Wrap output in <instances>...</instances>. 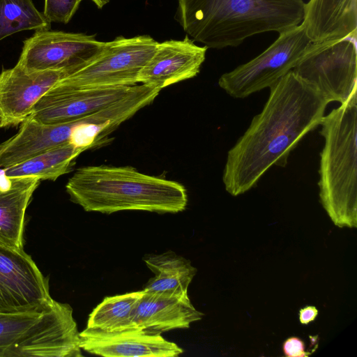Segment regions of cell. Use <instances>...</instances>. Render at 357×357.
<instances>
[{
	"label": "cell",
	"mask_w": 357,
	"mask_h": 357,
	"mask_svg": "<svg viewBox=\"0 0 357 357\" xmlns=\"http://www.w3.org/2000/svg\"><path fill=\"white\" fill-rule=\"evenodd\" d=\"M328 103L293 70L272 85L261 112L227 153L222 174L226 191L242 195L271 167H285L290 153L320 125Z\"/></svg>",
	"instance_id": "6da1fadb"
},
{
	"label": "cell",
	"mask_w": 357,
	"mask_h": 357,
	"mask_svg": "<svg viewBox=\"0 0 357 357\" xmlns=\"http://www.w3.org/2000/svg\"><path fill=\"white\" fill-rule=\"evenodd\" d=\"M176 20L193 41L208 48L236 47L269 31L300 24L303 0H178Z\"/></svg>",
	"instance_id": "7a4b0ae2"
},
{
	"label": "cell",
	"mask_w": 357,
	"mask_h": 357,
	"mask_svg": "<svg viewBox=\"0 0 357 357\" xmlns=\"http://www.w3.org/2000/svg\"><path fill=\"white\" fill-rule=\"evenodd\" d=\"M66 190L70 200L88 212L176 213L188 204L187 191L181 183L141 173L130 166L79 168Z\"/></svg>",
	"instance_id": "3957f363"
},
{
	"label": "cell",
	"mask_w": 357,
	"mask_h": 357,
	"mask_svg": "<svg viewBox=\"0 0 357 357\" xmlns=\"http://www.w3.org/2000/svg\"><path fill=\"white\" fill-rule=\"evenodd\" d=\"M357 88L345 102L324 116L320 153V202L339 227H357Z\"/></svg>",
	"instance_id": "277c9868"
},
{
	"label": "cell",
	"mask_w": 357,
	"mask_h": 357,
	"mask_svg": "<svg viewBox=\"0 0 357 357\" xmlns=\"http://www.w3.org/2000/svg\"><path fill=\"white\" fill-rule=\"evenodd\" d=\"M158 42L149 35L119 36L79 70L55 84L70 89L133 86L140 70L153 54Z\"/></svg>",
	"instance_id": "5b68a950"
},
{
	"label": "cell",
	"mask_w": 357,
	"mask_h": 357,
	"mask_svg": "<svg viewBox=\"0 0 357 357\" xmlns=\"http://www.w3.org/2000/svg\"><path fill=\"white\" fill-rule=\"evenodd\" d=\"M312 43L302 22L279 33L259 55L221 75L219 86L234 98H244L270 88L292 70Z\"/></svg>",
	"instance_id": "8992f818"
},
{
	"label": "cell",
	"mask_w": 357,
	"mask_h": 357,
	"mask_svg": "<svg viewBox=\"0 0 357 357\" xmlns=\"http://www.w3.org/2000/svg\"><path fill=\"white\" fill-rule=\"evenodd\" d=\"M357 33L312 43L293 71L314 86L328 102L346 101L357 88Z\"/></svg>",
	"instance_id": "52a82bcc"
},
{
	"label": "cell",
	"mask_w": 357,
	"mask_h": 357,
	"mask_svg": "<svg viewBox=\"0 0 357 357\" xmlns=\"http://www.w3.org/2000/svg\"><path fill=\"white\" fill-rule=\"evenodd\" d=\"M105 45L95 35L36 31L24 41L17 64L30 70H61L68 76L97 57Z\"/></svg>",
	"instance_id": "ba28073f"
},
{
	"label": "cell",
	"mask_w": 357,
	"mask_h": 357,
	"mask_svg": "<svg viewBox=\"0 0 357 357\" xmlns=\"http://www.w3.org/2000/svg\"><path fill=\"white\" fill-rule=\"evenodd\" d=\"M53 301L48 280L30 255L0 243V312L43 311Z\"/></svg>",
	"instance_id": "9c48e42d"
},
{
	"label": "cell",
	"mask_w": 357,
	"mask_h": 357,
	"mask_svg": "<svg viewBox=\"0 0 357 357\" xmlns=\"http://www.w3.org/2000/svg\"><path fill=\"white\" fill-rule=\"evenodd\" d=\"M81 350L72 307L54 300L6 357H79Z\"/></svg>",
	"instance_id": "30bf717a"
},
{
	"label": "cell",
	"mask_w": 357,
	"mask_h": 357,
	"mask_svg": "<svg viewBox=\"0 0 357 357\" xmlns=\"http://www.w3.org/2000/svg\"><path fill=\"white\" fill-rule=\"evenodd\" d=\"M133 86L70 89L54 85L36 102L29 116L47 125L75 121L123 98Z\"/></svg>",
	"instance_id": "8fae6325"
},
{
	"label": "cell",
	"mask_w": 357,
	"mask_h": 357,
	"mask_svg": "<svg viewBox=\"0 0 357 357\" xmlns=\"http://www.w3.org/2000/svg\"><path fill=\"white\" fill-rule=\"evenodd\" d=\"M67 76L61 70H30L17 64L0 73V128L21 124L36 102Z\"/></svg>",
	"instance_id": "7c38bea8"
},
{
	"label": "cell",
	"mask_w": 357,
	"mask_h": 357,
	"mask_svg": "<svg viewBox=\"0 0 357 357\" xmlns=\"http://www.w3.org/2000/svg\"><path fill=\"white\" fill-rule=\"evenodd\" d=\"M208 47L198 46L187 35L182 40L158 43L140 70L137 83L162 89L195 77L206 58Z\"/></svg>",
	"instance_id": "4fadbf2b"
},
{
	"label": "cell",
	"mask_w": 357,
	"mask_h": 357,
	"mask_svg": "<svg viewBox=\"0 0 357 357\" xmlns=\"http://www.w3.org/2000/svg\"><path fill=\"white\" fill-rule=\"evenodd\" d=\"M79 344L86 352L105 357H175L183 353L161 334L138 328L107 332L86 328L79 333Z\"/></svg>",
	"instance_id": "5bb4252c"
},
{
	"label": "cell",
	"mask_w": 357,
	"mask_h": 357,
	"mask_svg": "<svg viewBox=\"0 0 357 357\" xmlns=\"http://www.w3.org/2000/svg\"><path fill=\"white\" fill-rule=\"evenodd\" d=\"M77 121L47 125L28 116L21 123L17 133L0 144V169L70 143Z\"/></svg>",
	"instance_id": "9a60e30c"
},
{
	"label": "cell",
	"mask_w": 357,
	"mask_h": 357,
	"mask_svg": "<svg viewBox=\"0 0 357 357\" xmlns=\"http://www.w3.org/2000/svg\"><path fill=\"white\" fill-rule=\"evenodd\" d=\"M202 316L192 305L188 295L153 293L143 289L136 307L134 324L136 328L147 333L161 334L188 328Z\"/></svg>",
	"instance_id": "2e32d148"
},
{
	"label": "cell",
	"mask_w": 357,
	"mask_h": 357,
	"mask_svg": "<svg viewBox=\"0 0 357 357\" xmlns=\"http://www.w3.org/2000/svg\"><path fill=\"white\" fill-rule=\"evenodd\" d=\"M302 24L312 43L357 33V0H310Z\"/></svg>",
	"instance_id": "e0dca14e"
},
{
	"label": "cell",
	"mask_w": 357,
	"mask_h": 357,
	"mask_svg": "<svg viewBox=\"0 0 357 357\" xmlns=\"http://www.w3.org/2000/svg\"><path fill=\"white\" fill-rule=\"evenodd\" d=\"M7 181L6 186L0 185V243L23 249L25 212L40 179L17 177Z\"/></svg>",
	"instance_id": "ac0fdd59"
},
{
	"label": "cell",
	"mask_w": 357,
	"mask_h": 357,
	"mask_svg": "<svg viewBox=\"0 0 357 357\" xmlns=\"http://www.w3.org/2000/svg\"><path fill=\"white\" fill-rule=\"evenodd\" d=\"M147 267L154 273L144 290L153 293L188 295V286L197 273L190 261L172 251L149 255L144 259Z\"/></svg>",
	"instance_id": "d6986e66"
},
{
	"label": "cell",
	"mask_w": 357,
	"mask_h": 357,
	"mask_svg": "<svg viewBox=\"0 0 357 357\" xmlns=\"http://www.w3.org/2000/svg\"><path fill=\"white\" fill-rule=\"evenodd\" d=\"M83 151L82 149L68 143L2 169L3 176L6 179L36 177L40 180L55 181L70 171L76 158Z\"/></svg>",
	"instance_id": "ffe728a7"
},
{
	"label": "cell",
	"mask_w": 357,
	"mask_h": 357,
	"mask_svg": "<svg viewBox=\"0 0 357 357\" xmlns=\"http://www.w3.org/2000/svg\"><path fill=\"white\" fill-rule=\"evenodd\" d=\"M142 290L105 297L89 316L86 328L107 332L135 329L134 317Z\"/></svg>",
	"instance_id": "44dd1931"
},
{
	"label": "cell",
	"mask_w": 357,
	"mask_h": 357,
	"mask_svg": "<svg viewBox=\"0 0 357 357\" xmlns=\"http://www.w3.org/2000/svg\"><path fill=\"white\" fill-rule=\"evenodd\" d=\"M50 22L32 0H0V41L24 30H48Z\"/></svg>",
	"instance_id": "7402d4cb"
},
{
	"label": "cell",
	"mask_w": 357,
	"mask_h": 357,
	"mask_svg": "<svg viewBox=\"0 0 357 357\" xmlns=\"http://www.w3.org/2000/svg\"><path fill=\"white\" fill-rule=\"evenodd\" d=\"M44 311L0 312V357H6L8 352L21 340Z\"/></svg>",
	"instance_id": "603a6c76"
},
{
	"label": "cell",
	"mask_w": 357,
	"mask_h": 357,
	"mask_svg": "<svg viewBox=\"0 0 357 357\" xmlns=\"http://www.w3.org/2000/svg\"><path fill=\"white\" fill-rule=\"evenodd\" d=\"M82 0H45L43 15L50 22L67 24Z\"/></svg>",
	"instance_id": "cb8c5ba5"
},
{
	"label": "cell",
	"mask_w": 357,
	"mask_h": 357,
	"mask_svg": "<svg viewBox=\"0 0 357 357\" xmlns=\"http://www.w3.org/2000/svg\"><path fill=\"white\" fill-rule=\"evenodd\" d=\"M282 351L287 357H306L312 354L306 350L304 341L298 337L287 338L282 344Z\"/></svg>",
	"instance_id": "d4e9b609"
},
{
	"label": "cell",
	"mask_w": 357,
	"mask_h": 357,
	"mask_svg": "<svg viewBox=\"0 0 357 357\" xmlns=\"http://www.w3.org/2000/svg\"><path fill=\"white\" fill-rule=\"evenodd\" d=\"M318 310L315 306H306L299 310V321L303 325L313 321L318 315Z\"/></svg>",
	"instance_id": "484cf974"
},
{
	"label": "cell",
	"mask_w": 357,
	"mask_h": 357,
	"mask_svg": "<svg viewBox=\"0 0 357 357\" xmlns=\"http://www.w3.org/2000/svg\"><path fill=\"white\" fill-rule=\"evenodd\" d=\"M98 8H102L109 2V0H91Z\"/></svg>",
	"instance_id": "4316f807"
}]
</instances>
